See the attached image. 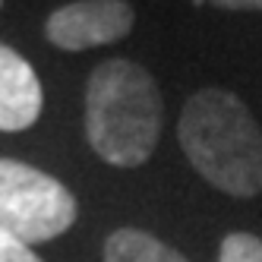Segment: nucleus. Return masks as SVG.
Returning <instances> with one entry per match:
<instances>
[{"label":"nucleus","mask_w":262,"mask_h":262,"mask_svg":"<svg viewBox=\"0 0 262 262\" xmlns=\"http://www.w3.org/2000/svg\"><path fill=\"white\" fill-rule=\"evenodd\" d=\"M177 139L215 190L250 199L262 193V129L234 92L202 89L183 104Z\"/></svg>","instance_id":"nucleus-1"},{"label":"nucleus","mask_w":262,"mask_h":262,"mask_svg":"<svg viewBox=\"0 0 262 262\" xmlns=\"http://www.w3.org/2000/svg\"><path fill=\"white\" fill-rule=\"evenodd\" d=\"M85 136L114 167H139L161 136V92L133 60H104L85 85Z\"/></svg>","instance_id":"nucleus-2"},{"label":"nucleus","mask_w":262,"mask_h":262,"mask_svg":"<svg viewBox=\"0 0 262 262\" xmlns=\"http://www.w3.org/2000/svg\"><path fill=\"white\" fill-rule=\"evenodd\" d=\"M76 221V199L60 180L32 164L0 158V231L23 243L60 237Z\"/></svg>","instance_id":"nucleus-3"},{"label":"nucleus","mask_w":262,"mask_h":262,"mask_svg":"<svg viewBox=\"0 0 262 262\" xmlns=\"http://www.w3.org/2000/svg\"><path fill=\"white\" fill-rule=\"evenodd\" d=\"M136 16L126 0H73L48 16V41L60 51H85L126 38Z\"/></svg>","instance_id":"nucleus-4"},{"label":"nucleus","mask_w":262,"mask_h":262,"mask_svg":"<svg viewBox=\"0 0 262 262\" xmlns=\"http://www.w3.org/2000/svg\"><path fill=\"white\" fill-rule=\"evenodd\" d=\"M41 82L23 54L0 45V129L19 133L41 114Z\"/></svg>","instance_id":"nucleus-5"},{"label":"nucleus","mask_w":262,"mask_h":262,"mask_svg":"<svg viewBox=\"0 0 262 262\" xmlns=\"http://www.w3.org/2000/svg\"><path fill=\"white\" fill-rule=\"evenodd\" d=\"M104 262H186V256L145 231L120 228L104 240Z\"/></svg>","instance_id":"nucleus-6"},{"label":"nucleus","mask_w":262,"mask_h":262,"mask_svg":"<svg viewBox=\"0 0 262 262\" xmlns=\"http://www.w3.org/2000/svg\"><path fill=\"white\" fill-rule=\"evenodd\" d=\"M218 262H262V240L256 234L234 231L221 240Z\"/></svg>","instance_id":"nucleus-7"},{"label":"nucleus","mask_w":262,"mask_h":262,"mask_svg":"<svg viewBox=\"0 0 262 262\" xmlns=\"http://www.w3.org/2000/svg\"><path fill=\"white\" fill-rule=\"evenodd\" d=\"M0 262H41L32 253L29 243H23L19 237H13L7 231H0Z\"/></svg>","instance_id":"nucleus-8"},{"label":"nucleus","mask_w":262,"mask_h":262,"mask_svg":"<svg viewBox=\"0 0 262 262\" xmlns=\"http://www.w3.org/2000/svg\"><path fill=\"white\" fill-rule=\"evenodd\" d=\"M209 4L224 10H262V0H209Z\"/></svg>","instance_id":"nucleus-9"}]
</instances>
